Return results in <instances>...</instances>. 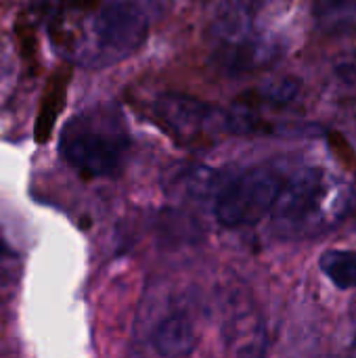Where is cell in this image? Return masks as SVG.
<instances>
[{
  "label": "cell",
  "instance_id": "6",
  "mask_svg": "<svg viewBox=\"0 0 356 358\" xmlns=\"http://www.w3.org/2000/svg\"><path fill=\"white\" fill-rule=\"evenodd\" d=\"M71 73L67 65H61L46 82L44 94L40 99V109L36 115V126H34V138L38 145H46L52 136L55 124L67 103V86H69Z\"/></svg>",
  "mask_w": 356,
  "mask_h": 358
},
{
  "label": "cell",
  "instance_id": "4",
  "mask_svg": "<svg viewBox=\"0 0 356 358\" xmlns=\"http://www.w3.org/2000/svg\"><path fill=\"white\" fill-rule=\"evenodd\" d=\"M151 113L172 138L187 147L204 145L214 130H227V117L222 111L189 94H159L151 103Z\"/></svg>",
  "mask_w": 356,
  "mask_h": 358
},
{
  "label": "cell",
  "instance_id": "5",
  "mask_svg": "<svg viewBox=\"0 0 356 358\" xmlns=\"http://www.w3.org/2000/svg\"><path fill=\"white\" fill-rule=\"evenodd\" d=\"M195 325L185 308H168L149 331V346L155 357H189L195 352Z\"/></svg>",
  "mask_w": 356,
  "mask_h": 358
},
{
  "label": "cell",
  "instance_id": "8",
  "mask_svg": "<svg viewBox=\"0 0 356 358\" xmlns=\"http://www.w3.org/2000/svg\"><path fill=\"white\" fill-rule=\"evenodd\" d=\"M323 273L340 287H356V252L350 250H332L321 256Z\"/></svg>",
  "mask_w": 356,
  "mask_h": 358
},
{
  "label": "cell",
  "instance_id": "3",
  "mask_svg": "<svg viewBox=\"0 0 356 358\" xmlns=\"http://www.w3.org/2000/svg\"><path fill=\"white\" fill-rule=\"evenodd\" d=\"M283 191V178L269 166L248 168L214 187V216L227 229L252 227L266 216Z\"/></svg>",
  "mask_w": 356,
  "mask_h": 358
},
{
  "label": "cell",
  "instance_id": "1",
  "mask_svg": "<svg viewBox=\"0 0 356 358\" xmlns=\"http://www.w3.org/2000/svg\"><path fill=\"white\" fill-rule=\"evenodd\" d=\"M130 151V134L122 113L111 105H97L76 113L59 136L63 162L82 178L115 176Z\"/></svg>",
  "mask_w": 356,
  "mask_h": 358
},
{
  "label": "cell",
  "instance_id": "9",
  "mask_svg": "<svg viewBox=\"0 0 356 358\" xmlns=\"http://www.w3.org/2000/svg\"><path fill=\"white\" fill-rule=\"evenodd\" d=\"M327 145H329V149H332L334 157H336L344 168L355 170V166H356L355 149H353L350 141H348L342 132H338V130H329V132H327Z\"/></svg>",
  "mask_w": 356,
  "mask_h": 358
},
{
  "label": "cell",
  "instance_id": "7",
  "mask_svg": "<svg viewBox=\"0 0 356 358\" xmlns=\"http://www.w3.org/2000/svg\"><path fill=\"white\" fill-rule=\"evenodd\" d=\"M216 187V176L208 168L185 164L176 168L170 176V191L180 197L201 199L204 195H212Z\"/></svg>",
  "mask_w": 356,
  "mask_h": 358
},
{
  "label": "cell",
  "instance_id": "10",
  "mask_svg": "<svg viewBox=\"0 0 356 358\" xmlns=\"http://www.w3.org/2000/svg\"><path fill=\"white\" fill-rule=\"evenodd\" d=\"M10 262H15V256H13V252L2 243V239H0V268H4L6 264H10Z\"/></svg>",
  "mask_w": 356,
  "mask_h": 358
},
{
  "label": "cell",
  "instance_id": "2",
  "mask_svg": "<svg viewBox=\"0 0 356 358\" xmlns=\"http://www.w3.org/2000/svg\"><path fill=\"white\" fill-rule=\"evenodd\" d=\"M149 34V19L134 0H107L88 19L76 59L88 67H109L134 55Z\"/></svg>",
  "mask_w": 356,
  "mask_h": 358
}]
</instances>
